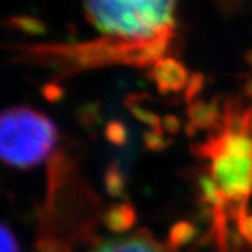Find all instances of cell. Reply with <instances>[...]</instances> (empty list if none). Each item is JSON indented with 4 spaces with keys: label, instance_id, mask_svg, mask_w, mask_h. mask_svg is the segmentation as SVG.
Masks as SVG:
<instances>
[{
    "label": "cell",
    "instance_id": "52a82bcc",
    "mask_svg": "<svg viewBox=\"0 0 252 252\" xmlns=\"http://www.w3.org/2000/svg\"><path fill=\"white\" fill-rule=\"evenodd\" d=\"M93 252H177L168 244L157 243L147 230H140L139 233L127 238L109 240L99 244Z\"/></svg>",
    "mask_w": 252,
    "mask_h": 252
},
{
    "label": "cell",
    "instance_id": "9a60e30c",
    "mask_svg": "<svg viewBox=\"0 0 252 252\" xmlns=\"http://www.w3.org/2000/svg\"><path fill=\"white\" fill-rule=\"evenodd\" d=\"M77 119L81 126L94 129V126L98 125L101 121L99 114V102H87L77 109Z\"/></svg>",
    "mask_w": 252,
    "mask_h": 252
},
{
    "label": "cell",
    "instance_id": "8992f818",
    "mask_svg": "<svg viewBox=\"0 0 252 252\" xmlns=\"http://www.w3.org/2000/svg\"><path fill=\"white\" fill-rule=\"evenodd\" d=\"M188 122L185 125L187 135L193 137L198 130H221L223 126V104H220V98L215 97L210 101L195 99L188 104L187 108Z\"/></svg>",
    "mask_w": 252,
    "mask_h": 252
},
{
    "label": "cell",
    "instance_id": "603a6c76",
    "mask_svg": "<svg viewBox=\"0 0 252 252\" xmlns=\"http://www.w3.org/2000/svg\"><path fill=\"white\" fill-rule=\"evenodd\" d=\"M247 0H231L230 1V4H228V7L225 9V14H233L235 13L238 9H241L244 6V3H245Z\"/></svg>",
    "mask_w": 252,
    "mask_h": 252
},
{
    "label": "cell",
    "instance_id": "cb8c5ba5",
    "mask_svg": "<svg viewBox=\"0 0 252 252\" xmlns=\"http://www.w3.org/2000/svg\"><path fill=\"white\" fill-rule=\"evenodd\" d=\"M244 61H245V63L250 66V69L252 70V49H247V51H245V54H244Z\"/></svg>",
    "mask_w": 252,
    "mask_h": 252
},
{
    "label": "cell",
    "instance_id": "277c9868",
    "mask_svg": "<svg viewBox=\"0 0 252 252\" xmlns=\"http://www.w3.org/2000/svg\"><path fill=\"white\" fill-rule=\"evenodd\" d=\"M209 172L228 200H248L252 193V157L220 153L213 157Z\"/></svg>",
    "mask_w": 252,
    "mask_h": 252
},
{
    "label": "cell",
    "instance_id": "e0dca14e",
    "mask_svg": "<svg viewBox=\"0 0 252 252\" xmlns=\"http://www.w3.org/2000/svg\"><path fill=\"white\" fill-rule=\"evenodd\" d=\"M143 142L147 150H150V152H162L171 144V139H165L162 136V133H158V132L147 130V132L143 133Z\"/></svg>",
    "mask_w": 252,
    "mask_h": 252
},
{
    "label": "cell",
    "instance_id": "3957f363",
    "mask_svg": "<svg viewBox=\"0 0 252 252\" xmlns=\"http://www.w3.org/2000/svg\"><path fill=\"white\" fill-rule=\"evenodd\" d=\"M58 142V129L45 114L28 107L3 111L0 156L6 165L32 168L48 158Z\"/></svg>",
    "mask_w": 252,
    "mask_h": 252
},
{
    "label": "cell",
    "instance_id": "2e32d148",
    "mask_svg": "<svg viewBox=\"0 0 252 252\" xmlns=\"http://www.w3.org/2000/svg\"><path fill=\"white\" fill-rule=\"evenodd\" d=\"M205 87V76L203 73L195 72L190 74L188 81V86L184 91V99L187 104H190L193 102L195 99H198V95L202 93Z\"/></svg>",
    "mask_w": 252,
    "mask_h": 252
},
{
    "label": "cell",
    "instance_id": "7402d4cb",
    "mask_svg": "<svg viewBox=\"0 0 252 252\" xmlns=\"http://www.w3.org/2000/svg\"><path fill=\"white\" fill-rule=\"evenodd\" d=\"M238 86H240V90L243 93L244 97L252 98V74H250V73L240 74L238 76Z\"/></svg>",
    "mask_w": 252,
    "mask_h": 252
},
{
    "label": "cell",
    "instance_id": "ba28073f",
    "mask_svg": "<svg viewBox=\"0 0 252 252\" xmlns=\"http://www.w3.org/2000/svg\"><path fill=\"white\" fill-rule=\"evenodd\" d=\"M102 223L112 233H126L136 224V210L129 202L111 206L102 216Z\"/></svg>",
    "mask_w": 252,
    "mask_h": 252
},
{
    "label": "cell",
    "instance_id": "44dd1931",
    "mask_svg": "<svg viewBox=\"0 0 252 252\" xmlns=\"http://www.w3.org/2000/svg\"><path fill=\"white\" fill-rule=\"evenodd\" d=\"M181 127V119L177 115H165L162 118V129L167 132V133H171L175 135L177 132H180Z\"/></svg>",
    "mask_w": 252,
    "mask_h": 252
},
{
    "label": "cell",
    "instance_id": "d6986e66",
    "mask_svg": "<svg viewBox=\"0 0 252 252\" xmlns=\"http://www.w3.org/2000/svg\"><path fill=\"white\" fill-rule=\"evenodd\" d=\"M1 252H20L16 235L6 224H1Z\"/></svg>",
    "mask_w": 252,
    "mask_h": 252
},
{
    "label": "cell",
    "instance_id": "5bb4252c",
    "mask_svg": "<svg viewBox=\"0 0 252 252\" xmlns=\"http://www.w3.org/2000/svg\"><path fill=\"white\" fill-rule=\"evenodd\" d=\"M104 135L109 143L117 147H124L127 143V129L121 121H117V119L109 121L105 125Z\"/></svg>",
    "mask_w": 252,
    "mask_h": 252
},
{
    "label": "cell",
    "instance_id": "7a4b0ae2",
    "mask_svg": "<svg viewBox=\"0 0 252 252\" xmlns=\"http://www.w3.org/2000/svg\"><path fill=\"white\" fill-rule=\"evenodd\" d=\"M178 0H84L87 21L107 35L146 39L175 28Z\"/></svg>",
    "mask_w": 252,
    "mask_h": 252
},
{
    "label": "cell",
    "instance_id": "4fadbf2b",
    "mask_svg": "<svg viewBox=\"0 0 252 252\" xmlns=\"http://www.w3.org/2000/svg\"><path fill=\"white\" fill-rule=\"evenodd\" d=\"M34 252H72L67 241H63L54 234H46L36 240Z\"/></svg>",
    "mask_w": 252,
    "mask_h": 252
},
{
    "label": "cell",
    "instance_id": "7c38bea8",
    "mask_svg": "<svg viewBox=\"0 0 252 252\" xmlns=\"http://www.w3.org/2000/svg\"><path fill=\"white\" fill-rule=\"evenodd\" d=\"M104 188L111 198H124L126 193V180L117 162H109L104 171Z\"/></svg>",
    "mask_w": 252,
    "mask_h": 252
},
{
    "label": "cell",
    "instance_id": "ffe728a7",
    "mask_svg": "<svg viewBox=\"0 0 252 252\" xmlns=\"http://www.w3.org/2000/svg\"><path fill=\"white\" fill-rule=\"evenodd\" d=\"M237 231L244 241L252 245V213H245L237 220Z\"/></svg>",
    "mask_w": 252,
    "mask_h": 252
},
{
    "label": "cell",
    "instance_id": "6da1fadb",
    "mask_svg": "<svg viewBox=\"0 0 252 252\" xmlns=\"http://www.w3.org/2000/svg\"><path fill=\"white\" fill-rule=\"evenodd\" d=\"M10 48L16 54L14 62L46 67L58 79L105 66L126 64L140 69L143 64V39L115 35L76 44H14Z\"/></svg>",
    "mask_w": 252,
    "mask_h": 252
},
{
    "label": "cell",
    "instance_id": "d4e9b609",
    "mask_svg": "<svg viewBox=\"0 0 252 252\" xmlns=\"http://www.w3.org/2000/svg\"><path fill=\"white\" fill-rule=\"evenodd\" d=\"M217 3H219V6L220 7H223V11H225V9L228 7V4H230V1L231 0H216Z\"/></svg>",
    "mask_w": 252,
    "mask_h": 252
},
{
    "label": "cell",
    "instance_id": "5b68a950",
    "mask_svg": "<svg viewBox=\"0 0 252 252\" xmlns=\"http://www.w3.org/2000/svg\"><path fill=\"white\" fill-rule=\"evenodd\" d=\"M146 76L156 84L161 95L185 91L190 77L187 66L174 56L157 61L146 70Z\"/></svg>",
    "mask_w": 252,
    "mask_h": 252
},
{
    "label": "cell",
    "instance_id": "ac0fdd59",
    "mask_svg": "<svg viewBox=\"0 0 252 252\" xmlns=\"http://www.w3.org/2000/svg\"><path fill=\"white\" fill-rule=\"evenodd\" d=\"M41 93L44 95V98L49 102H59L61 99L64 97L66 94V90L63 89L61 84H58L56 81H52V83H46L41 87Z\"/></svg>",
    "mask_w": 252,
    "mask_h": 252
},
{
    "label": "cell",
    "instance_id": "8fae6325",
    "mask_svg": "<svg viewBox=\"0 0 252 252\" xmlns=\"http://www.w3.org/2000/svg\"><path fill=\"white\" fill-rule=\"evenodd\" d=\"M198 234V228L187 220H180L174 223L168 231V240L167 244L171 247L172 250H180L181 247L187 245Z\"/></svg>",
    "mask_w": 252,
    "mask_h": 252
},
{
    "label": "cell",
    "instance_id": "30bf717a",
    "mask_svg": "<svg viewBox=\"0 0 252 252\" xmlns=\"http://www.w3.org/2000/svg\"><path fill=\"white\" fill-rule=\"evenodd\" d=\"M6 26L10 28L20 31L23 34L27 35H45L48 32V27L46 24L41 20V18L34 17V16H27V14H17V16H10L6 21Z\"/></svg>",
    "mask_w": 252,
    "mask_h": 252
},
{
    "label": "cell",
    "instance_id": "9c48e42d",
    "mask_svg": "<svg viewBox=\"0 0 252 252\" xmlns=\"http://www.w3.org/2000/svg\"><path fill=\"white\" fill-rule=\"evenodd\" d=\"M147 94H130L129 97H126L125 105L126 108L130 111V114L140 121L142 124L146 126H149L150 129H153L154 132H158V133H164V129H162V119L157 114H154L153 111L144 108L143 102L147 99Z\"/></svg>",
    "mask_w": 252,
    "mask_h": 252
}]
</instances>
